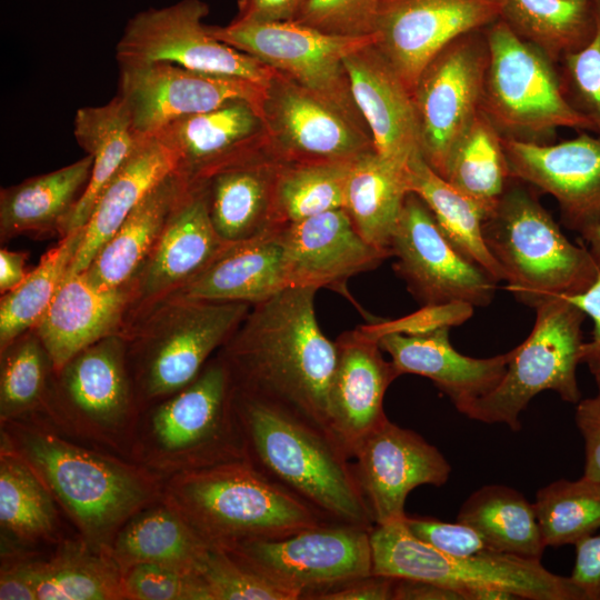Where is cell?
Listing matches in <instances>:
<instances>
[{
    "label": "cell",
    "mask_w": 600,
    "mask_h": 600,
    "mask_svg": "<svg viewBox=\"0 0 600 600\" xmlns=\"http://www.w3.org/2000/svg\"><path fill=\"white\" fill-rule=\"evenodd\" d=\"M563 297L579 307L593 322L591 339L583 342L581 348V363H586L592 372L600 368V272L587 290Z\"/></svg>",
    "instance_id": "56"
},
{
    "label": "cell",
    "mask_w": 600,
    "mask_h": 600,
    "mask_svg": "<svg viewBox=\"0 0 600 600\" xmlns=\"http://www.w3.org/2000/svg\"><path fill=\"white\" fill-rule=\"evenodd\" d=\"M124 599L209 600L198 574L160 564H134L122 571Z\"/></svg>",
    "instance_id": "49"
},
{
    "label": "cell",
    "mask_w": 600,
    "mask_h": 600,
    "mask_svg": "<svg viewBox=\"0 0 600 600\" xmlns=\"http://www.w3.org/2000/svg\"><path fill=\"white\" fill-rule=\"evenodd\" d=\"M229 246L212 226L202 184L189 182L130 284V309L138 314L170 297L200 274Z\"/></svg>",
    "instance_id": "22"
},
{
    "label": "cell",
    "mask_w": 600,
    "mask_h": 600,
    "mask_svg": "<svg viewBox=\"0 0 600 600\" xmlns=\"http://www.w3.org/2000/svg\"><path fill=\"white\" fill-rule=\"evenodd\" d=\"M511 178L552 196L566 228L581 234L600 224V137L582 131L559 143L502 137Z\"/></svg>",
    "instance_id": "21"
},
{
    "label": "cell",
    "mask_w": 600,
    "mask_h": 600,
    "mask_svg": "<svg viewBox=\"0 0 600 600\" xmlns=\"http://www.w3.org/2000/svg\"><path fill=\"white\" fill-rule=\"evenodd\" d=\"M1 600H36L26 560H19L2 566L0 577Z\"/></svg>",
    "instance_id": "58"
},
{
    "label": "cell",
    "mask_w": 600,
    "mask_h": 600,
    "mask_svg": "<svg viewBox=\"0 0 600 600\" xmlns=\"http://www.w3.org/2000/svg\"><path fill=\"white\" fill-rule=\"evenodd\" d=\"M233 394L231 372L217 356L151 411L136 444L144 463L176 474L243 458Z\"/></svg>",
    "instance_id": "7"
},
{
    "label": "cell",
    "mask_w": 600,
    "mask_h": 600,
    "mask_svg": "<svg viewBox=\"0 0 600 600\" xmlns=\"http://www.w3.org/2000/svg\"><path fill=\"white\" fill-rule=\"evenodd\" d=\"M209 600H298L302 593L243 564L224 550L209 547L200 566Z\"/></svg>",
    "instance_id": "47"
},
{
    "label": "cell",
    "mask_w": 600,
    "mask_h": 600,
    "mask_svg": "<svg viewBox=\"0 0 600 600\" xmlns=\"http://www.w3.org/2000/svg\"><path fill=\"white\" fill-rule=\"evenodd\" d=\"M534 310L536 321L528 338L511 350L499 384L468 409L464 416L469 419L503 423L518 431L520 413L542 391H553L569 403L581 400L577 368L587 316L563 296Z\"/></svg>",
    "instance_id": "9"
},
{
    "label": "cell",
    "mask_w": 600,
    "mask_h": 600,
    "mask_svg": "<svg viewBox=\"0 0 600 600\" xmlns=\"http://www.w3.org/2000/svg\"><path fill=\"white\" fill-rule=\"evenodd\" d=\"M163 501L203 542L221 550L331 524L269 481L246 458L172 474Z\"/></svg>",
    "instance_id": "4"
},
{
    "label": "cell",
    "mask_w": 600,
    "mask_h": 600,
    "mask_svg": "<svg viewBox=\"0 0 600 600\" xmlns=\"http://www.w3.org/2000/svg\"><path fill=\"white\" fill-rule=\"evenodd\" d=\"M406 167L371 150L352 161L346 184L343 209L356 230L370 244L390 252L410 193Z\"/></svg>",
    "instance_id": "36"
},
{
    "label": "cell",
    "mask_w": 600,
    "mask_h": 600,
    "mask_svg": "<svg viewBox=\"0 0 600 600\" xmlns=\"http://www.w3.org/2000/svg\"><path fill=\"white\" fill-rule=\"evenodd\" d=\"M489 48L486 29L446 46L412 92L424 161L442 178L449 157L481 110Z\"/></svg>",
    "instance_id": "13"
},
{
    "label": "cell",
    "mask_w": 600,
    "mask_h": 600,
    "mask_svg": "<svg viewBox=\"0 0 600 600\" xmlns=\"http://www.w3.org/2000/svg\"><path fill=\"white\" fill-rule=\"evenodd\" d=\"M392 600H463L454 590L412 579H397Z\"/></svg>",
    "instance_id": "59"
},
{
    "label": "cell",
    "mask_w": 600,
    "mask_h": 600,
    "mask_svg": "<svg viewBox=\"0 0 600 600\" xmlns=\"http://www.w3.org/2000/svg\"><path fill=\"white\" fill-rule=\"evenodd\" d=\"M176 169L173 153L156 137L144 136L99 196L69 272L84 271L148 192Z\"/></svg>",
    "instance_id": "32"
},
{
    "label": "cell",
    "mask_w": 600,
    "mask_h": 600,
    "mask_svg": "<svg viewBox=\"0 0 600 600\" xmlns=\"http://www.w3.org/2000/svg\"><path fill=\"white\" fill-rule=\"evenodd\" d=\"M576 547L571 580L582 591L584 600H600V533L591 534Z\"/></svg>",
    "instance_id": "54"
},
{
    "label": "cell",
    "mask_w": 600,
    "mask_h": 600,
    "mask_svg": "<svg viewBox=\"0 0 600 600\" xmlns=\"http://www.w3.org/2000/svg\"><path fill=\"white\" fill-rule=\"evenodd\" d=\"M393 269L421 304L488 306L498 281L447 238L428 206L410 192L392 234Z\"/></svg>",
    "instance_id": "16"
},
{
    "label": "cell",
    "mask_w": 600,
    "mask_h": 600,
    "mask_svg": "<svg viewBox=\"0 0 600 600\" xmlns=\"http://www.w3.org/2000/svg\"><path fill=\"white\" fill-rule=\"evenodd\" d=\"M152 136L173 153L176 171L189 182L267 146L260 109L246 100L178 119Z\"/></svg>",
    "instance_id": "26"
},
{
    "label": "cell",
    "mask_w": 600,
    "mask_h": 600,
    "mask_svg": "<svg viewBox=\"0 0 600 600\" xmlns=\"http://www.w3.org/2000/svg\"><path fill=\"white\" fill-rule=\"evenodd\" d=\"M343 63L376 152L407 166L421 153L411 92L373 42L349 53Z\"/></svg>",
    "instance_id": "25"
},
{
    "label": "cell",
    "mask_w": 600,
    "mask_h": 600,
    "mask_svg": "<svg viewBox=\"0 0 600 600\" xmlns=\"http://www.w3.org/2000/svg\"><path fill=\"white\" fill-rule=\"evenodd\" d=\"M473 307L466 303L424 306L398 319L376 320L357 329L366 337L379 341L388 333L420 334L440 328H451L468 320Z\"/></svg>",
    "instance_id": "51"
},
{
    "label": "cell",
    "mask_w": 600,
    "mask_h": 600,
    "mask_svg": "<svg viewBox=\"0 0 600 600\" xmlns=\"http://www.w3.org/2000/svg\"><path fill=\"white\" fill-rule=\"evenodd\" d=\"M317 290L286 287L252 304L218 356L237 388L286 408L337 442L328 413L337 346L318 323Z\"/></svg>",
    "instance_id": "1"
},
{
    "label": "cell",
    "mask_w": 600,
    "mask_h": 600,
    "mask_svg": "<svg viewBox=\"0 0 600 600\" xmlns=\"http://www.w3.org/2000/svg\"><path fill=\"white\" fill-rule=\"evenodd\" d=\"M489 62L481 111L503 138L550 143L556 130L594 131L569 101L553 61L499 19L486 28Z\"/></svg>",
    "instance_id": "8"
},
{
    "label": "cell",
    "mask_w": 600,
    "mask_h": 600,
    "mask_svg": "<svg viewBox=\"0 0 600 600\" xmlns=\"http://www.w3.org/2000/svg\"><path fill=\"white\" fill-rule=\"evenodd\" d=\"M57 374L58 409L52 414L62 423L116 448L133 436L136 409L123 332L86 348Z\"/></svg>",
    "instance_id": "17"
},
{
    "label": "cell",
    "mask_w": 600,
    "mask_h": 600,
    "mask_svg": "<svg viewBox=\"0 0 600 600\" xmlns=\"http://www.w3.org/2000/svg\"><path fill=\"white\" fill-rule=\"evenodd\" d=\"M379 3L380 0H307L294 22L332 36L370 37Z\"/></svg>",
    "instance_id": "50"
},
{
    "label": "cell",
    "mask_w": 600,
    "mask_h": 600,
    "mask_svg": "<svg viewBox=\"0 0 600 600\" xmlns=\"http://www.w3.org/2000/svg\"><path fill=\"white\" fill-rule=\"evenodd\" d=\"M371 530L331 523L280 539L240 542L224 551L302 599L372 574Z\"/></svg>",
    "instance_id": "14"
},
{
    "label": "cell",
    "mask_w": 600,
    "mask_h": 600,
    "mask_svg": "<svg viewBox=\"0 0 600 600\" xmlns=\"http://www.w3.org/2000/svg\"><path fill=\"white\" fill-rule=\"evenodd\" d=\"M289 287L278 230L223 250L170 297L258 303ZM169 298V297H168Z\"/></svg>",
    "instance_id": "31"
},
{
    "label": "cell",
    "mask_w": 600,
    "mask_h": 600,
    "mask_svg": "<svg viewBox=\"0 0 600 600\" xmlns=\"http://www.w3.org/2000/svg\"><path fill=\"white\" fill-rule=\"evenodd\" d=\"M83 227L60 240L46 252L39 264L0 300V351L39 323L79 250Z\"/></svg>",
    "instance_id": "41"
},
{
    "label": "cell",
    "mask_w": 600,
    "mask_h": 600,
    "mask_svg": "<svg viewBox=\"0 0 600 600\" xmlns=\"http://www.w3.org/2000/svg\"><path fill=\"white\" fill-rule=\"evenodd\" d=\"M307 0H238L234 20L249 22L294 21Z\"/></svg>",
    "instance_id": "57"
},
{
    "label": "cell",
    "mask_w": 600,
    "mask_h": 600,
    "mask_svg": "<svg viewBox=\"0 0 600 600\" xmlns=\"http://www.w3.org/2000/svg\"><path fill=\"white\" fill-rule=\"evenodd\" d=\"M53 496L32 468L2 443L0 454V523L24 541L50 538L57 526Z\"/></svg>",
    "instance_id": "43"
},
{
    "label": "cell",
    "mask_w": 600,
    "mask_h": 600,
    "mask_svg": "<svg viewBox=\"0 0 600 600\" xmlns=\"http://www.w3.org/2000/svg\"><path fill=\"white\" fill-rule=\"evenodd\" d=\"M410 192L428 206L447 238L467 258L484 269L494 280L504 281L500 264L483 237L486 209L438 174L422 158L413 156L406 167Z\"/></svg>",
    "instance_id": "37"
},
{
    "label": "cell",
    "mask_w": 600,
    "mask_h": 600,
    "mask_svg": "<svg viewBox=\"0 0 600 600\" xmlns=\"http://www.w3.org/2000/svg\"><path fill=\"white\" fill-rule=\"evenodd\" d=\"M251 306L169 297L138 313L144 318L134 333L139 344L137 384L142 397L166 399L191 383Z\"/></svg>",
    "instance_id": "10"
},
{
    "label": "cell",
    "mask_w": 600,
    "mask_h": 600,
    "mask_svg": "<svg viewBox=\"0 0 600 600\" xmlns=\"http://www.w3.org/2000/svg\"><path fill=\"white\" fill-rule=\"evenodd\" d=\"M208 549L187 521L163 501L131 517L106 551L122 571L149 563L198 574Z\"/></svg>",
    "instance_id": "35"
},
{
    "label": "cell",
    "mask_w": 600,
    "mask_h": 600,
    "mask_svg": "<svg viewBox=\"0 0 600 600\" xmlns=\"http://www.w3.org/2000/svg\"><path fill=\"white\" fill-rule=\"evenodd\" d=\"M233 409L243 458L262 476L329 523L374 528L351 459L330 436L236 384Z\"/></svg>",
    "instance_id": "2"
},
{
    "label": "cell",
    "mask_w": 600,
    "mask_h": 600,
    "mask_svg": "<svg viewBox=\"0 0 600 600\" xmlns=\"http://www.w3.org/2000/svg\"><path fill=\"white\" fill-rule=\"evenodd\" d=\"M533 507L546 548L576 544L600 528V480H556L539 489Z\"/></svg>",
    "instance_id": "45"
},
{
    "label": "cell",
    "mask_w": 600,
    "mask_h": 600,
    "mask_svg": "<svg viewBox=\"0 0 600 600\" xmlns=\"http://www.w3.org/2000/svg\"><path fill=\"white\" fill-rule=\"evenodd\" d=\"M591 374L593 376L594 378V381L597 383V387L600 388V368L596 369L594 371L591 372Z\"/></svg>",
    "instance_id": "62"
},
{
    "label": "cell",
    "mask_w": 600,
    "mask_h": 600,
    "mask_svg": "<svg viewBox=\"0 0 600 600\" xmlns=\"http://www.w3.org/2000/svg\"><path fill=\"white\" fill-rule=\"evenodd\" d=\"M278 234L289 287L346 291L349 278L392 257L390 251L366 241L343 208L287 224Z\"/></svg>",
    "instance_id": "23"
},
{
    "label": "cell",
    "mask_w": 600,
    "mask_h": 600,
    "mask_svg": "<svg viewBox=\"0 0 600 600\" xmlns=\"http://www.w3.org/2000/svg\"><path fill=\"white\" fill-rule=\"evenodd\" d=\"M488 249L513 297L536 309L587 290L599 270L587 247L572 243L523 182L511 178L483 223Z\"/></svg>",
    "instance_id": "5"
},
{
    "label": "cell",
    "mask_w": 600,
    "mask_h": 600,
    "mask_svg": "<svg viewBox=\"0 0 600 600\" xmlns=\"http://www.w3.org/2000/svg\"><path fill=\"white\" fill-rule=\"evenodd\" d=\"M131 287L102 291L83 272H68L46 313L32 330L57 374L74 356L118 332L129 313Z\"/></svg>",
    "instance_id": "29"
},
{
    "label": "cell",
    "mask_w": 600,
    "mask_h": 600,
    "mask_svg": "<svg viewBox=\"0 0 600 600\" xmlns=\"http://www.w3.org/2000/svg\"><path fill=\"white\" fill-rule=\"evenodd\" d=\"M457 521L476 529L494 551L541 560L546 549L533 503L507 486L473 491L461 504Z\"/></svg>",
    "instance_id": "39"
},
{
    "label": "cell",
    "mask_w": 600,
    "mask_h": 600,
    "mask_svg": "<svg viewBox=\"0 0 600 600\" xmlns=\"http://www.w3.org/2000/svg\"><path fill=\"white\" fill-rule=\"evenodd\" d=\"M502 0H380L373 44L413 92L427 64L454 39L500 19Z\"/></svg>",
    "instance_id": "18"
},
{
    "label": "cell",
    "mask_w": 600,
    "mask_h": 600,
    "mask_svg": "<svg viewBox=\"0 0 600 600\" xmlns=\"http://www.w3.org/2000/svg\"><path fill=\"white\" fill-rule=\"evenodd\" d=\"M394 578L370 574L337 588L318 592L314 600H392Z\"/></svg>",
    "instance_id": "55"
},
{
    "label": "cell",
    "mask_w": 600,
    "mask_h": 600,
    "mask_svg": "<svg viewBox=\"0 0 600 600\" xmlns=\"http://www.w3.org/2000/svg\"><path fill=\"white\" fill-rule=\"evenodd\" d=\"M0 352V418L4 422L43 407L49 376L54 371L44 346L31 330Z\"/></svg>",
    "instance_id": "46"
},
{
    "label": "cell",
    "mask_w": 600,
    "mask_h": 600,
    "mask_svg": "<svg viewBox=\"0 0 600 600\" xmlns=\"http://www.w3.org/2000/svg\"><path fill=\"white\" fill-rule=\"evenodd\" d=\"M282 162L267 146L212 171L202 184L212 226L229 244L279 230L273 220V193Z\"/></svg>",
    "instance_id": "28"
},
{
    "label": "cell",
    "mask_w": 600,
    "mask_h": 600,
    "mask_svg": "<svg viewBox=\"0 0 600 600\" xmlns=\"http://www.w3.org/2000/svg\"><path fill=\"white\" fill-rule=\"evenodd\" d=\"M403 522L414 537L448 554L466 557L494 551L476 529L460 521L406 516Z\"/></svg>",
    "instance_id": "52"
},
{
    "label": "cell",
    "mask_w": 600,
    "mask_h": 600,
    "mask_svg": "<svg viewBox=\"0 0 600 600\" xmlns=\"http://www.w3.org/2000/svg\"><path fill=\"white\" fill-rule=\"evenodd\" d=\"M600 272V224L592 227L580 234Z\"/></svg>",
    "instance_id": "61"
},
{
    "label": "cell",
    "mask_w": 600,
    "mask_h": 600,
    "mask_svg": "<svg viewBox=\"0 0 600 600\" xmlns=\"http://www.w3.org/2000/svg\"><path fill=\"white\" fill-rule=\"evenodd\" d=\"M93 159H82L61 169L29 178L0 192V238L40 236L57 231L83 193Z\"/></svg>",
    "instance_id": "34"
},
{
    "label": "cell",
    "mask_w": 600,
    "mask_h": 600,
    "mask_svg": "<svg viewBox=\"0 0 600 600\" xmlns=\"http://www.w3.org/2000/svg\"><path fill=\"white\" fill-rule=\"evenodd\" d=\"M351 459L376 526L402 521L406 500L419 486H443L451 473L444 456L417 432L389 419L369 432Z\"/></svg>",
    "instance_id": "20"
},
{
    "label": "cell",
    "mask_w": 600,
    "mask_h": 600,
    "mask_svg": "<svg viewBox=\"0 0 600 600\" xmlns=\"http://www.w3.org/2000/svg\"><path fill=\"white\" fill-rule=\"evenodd\" d=\"M201 0H181L136 13L116 48L119 67L169 62L187 69L267 86L276 70L214 38Z\"/></svg>",
    "instance_id": "12"
},
{
    "label": "cell",
    "mask_w": 600,
    "mask_h": 600,
    "mask_svg": "<svg viewBox=\"0 0 600 600\" xmlns=\"http://www.w3.org/2000/svg\"><path fill=\"white\" fill-rule=\"evenodd\" d=\"M328 413L332 434L351 459L357 444L388 417L383 410L387 389L399 377L379 342L357 328L338 337Z\"/></svg>",
    "instance_id": "24"
},
{
    "label": "cell",
    "mask_w": 600,
    "mask_h": 600,
    "mask_svg": "<svg viewBox=\"0 0 600 600\" xmlns=\"http://www.w3.org/2000/svg\"><path fill=\"white\" fill-rule=\"evenodd\" d=\"M209 29L218 40L291 78L366 124L352 97L343 60L373 42L372 36H332L294 21L233 20Z\"/></svg>",
    "instance_id": "11"
},
{
    "label": "cell",
    "mask_w": 600,
    "mask_h": 600,
    "mask_svg": "<svg viewBox=\"0 0 600 600\" xmlns=\"http://www.w3.org/2000/svg\"><path fill=\"white\" fill-rule=\"evenodd\" d=\"M443 178L488 216L504 192L511 176L502 137L481 110L454 146Z\"/></svg>",
    "instance_id": "42"
},
{
    "label": "cell",
    "mask_w": 600,
    "mask_h": 600,
    "mask_svg": "<svg viewBox=\"0 0 600 600\" xmlns=\"http://www.w3.org/2000/svg\"><path fill=\"white\" fill-rule=\"evenodd\" d=\"M188 186L173 171L148 192L82 271L92 286L102 291L130 287Z\"/></svg>",
    "instance_id": "30"
},
{
    "label": "cell",
    "mask_w": 600,
    "mask_h": 600,
    "mask_svg": "<svg viewBox=\"0 0 600 600\" xmlns=\"http://www.w3.org/2000/svg\"><path fill=\"white\" fill-rule=\"evenodd\" d=\"M36 600L124 599L122 570L106 550L70 543L46 561L26 560Z\"/></svg>",
    "instance_id": "38"
},
{
    "label": "cell",
    "mask_w": 600,
    "mask_h": 600,
    "mask_svg": "<svg viewBox=\"0 0 600 600\" xmlns=\"http://www.w3.org/2000/svg\"><path fill=\"white\" fill-rule=\"evenodd\" d=\"M2 443L22 458L89 544L106 550L161 492L154 471L78 446L37 423L1 422Z\"/></svg>",
    "instance_id": "3"
},
{
    "label": "cell",
    "mask_w": 600,
    "mask_h": 600,
    "mask_svg": "<svg viewBox=\"0 0 600 600\" xmlns=\"http://www.w3.org/2000/svg\"><path fill=\"white\" fill-rule=\"evenodd\" d=\"M370 542L372 574L432 582L463 600L483 589L508 591L518 599L584 600L570 577L549 571L538 559L499 551L448 554L414 537L403 520L374 526Z\"/></svg>",
    "instance_id": "6"
},
{
    "label": "cell",
    "mask_w": 600,
    "mask_h": 600,
    "mask_svg": "<svg viewBox=\"0 0 600 600\" xmlns=\"http://www.w3.org/2000/svg\"><path fill=\"white\" fill-rule=\"evenodd\" d=\"M73 133L93 163L83 193L60 226L61 237L87 223L99 196L144 137L134 130L129 111L118 96L103 106L78 109Z\"/></svg>",
    "instance_id": "33"
},
{
    "label": "cell",
    "mask_w": 600,
    "mask_h": 600,
    "mask_svg": "<svg viewBox=\"0 0 600 600\" xmlns=\"http://www.w3.org/2000/svg\"><path fill=\"white\" fill-rule=\"evenodd\" d=\"M500 19L553 62L582 49L596 32L594 0H502Z\"/></svg>",
    "instance_id": "40"
},
{
    "label": "cell",
    "mask_w": 600,
    "mask_h": 600,
    "mask_svg": "<svg viewBox=\"0 0 600 600\" xmlns=\"http://www.w3.org/2000/svg\"><path fill=\"white\" fill-rule=\"evenodd\" d=\"M450 328L427 333H388L379 339L399 376L418 374L430 379L456 409L466 414L480 398L501 381L512 351L490 358H472L458 352L449 339Z\"/></svg>",
    "instance_id": "27"
},
{
    "label": "cell",
    "mask_w": 600,
    "mask_h": 600,
    "mask_svg": "<svg viewBox=\"0 0 600 600\" xmlns=\"http://www.w3.org/2000/svg\"><path fill=\"white\" fill-rule=\"evenodd\" d=\"M260 113L267 149L283 163L353 161L374 150L364 123L278 71Z\"/></svg>",
    "instance_id": "15"
},
{
    "label": "cell",
    "mask_w": 600,
    "mask_h": 600,
    "mask_svg": "<svg viewBox=\"0 0 600 600\" xmlns=\"http://www.w3.org/2000/svg\"><path fill=\"white\" fill-rule=\"evenodd\" d=\"M594 1L596 32L582 49L562 58L561 80L569 101L600 137V0Z\"/></svg>",
    "instance_id": "48"
},
{
    "label": "cell",
    "mask_w": 600,
    "mask_h": 600,
    "mask_svg": "<svg viewBox=\"0 0 600 600\" xmlns=\"http://www.w3.org/2000/svg\"><path fill=\"white\" fill-rule=\"evenodd\" d=\"M574 421L584 442V472L600 480V388L576 403Z\"/></svg>",
    "instance_id": "53"
},
{
    "label": "cell",
    "mask_w": 600,
    "mask_h": 600,
    "mask_svg": "<svg viewBox=\"0 0 600 600\" xmlns=\"http://www.w3.org/2000/svg\"><path fill=\"white\" fill-rule=\"evenodd\" d=\"M27 253L6 248L0 250V291L6 293L14 289L28 274Z\"/></svg>",
    "instance_id": "60"
},
{
    "label": "cell",
    "mask_w": 600,
    "mask_h": 600,
    "mask_svg": "<svg viewBox=\"0 0 600 600\" xmlns=\"http://www.w3.org/2000/svg\"><path fill=\"white\" fill-rule=\"evenodd\" d=\"M118 97L126 104L134 130L152 136L164 126L210 111L236 100L260 109L266 86L217 76L169 62L119 67Z\"/></svg>",
    "instance_id": "19"
},
{
    "label": "cell",
    "mask_w": 600,
    "mask_h": 600,
    "mask_svg": "<svg viewBox=\"0 0 600 600\" xmlns=\"http://www.w3.org/2000/svg\"><path fill=\"white\" fill-rule=\"evenodd\" d=\"M351 163L352 161L282 162L273 193L276 227L280 229L306 218L343 208Z\"/></svg>",
    "instance_id": "44"
}]
</instances>
